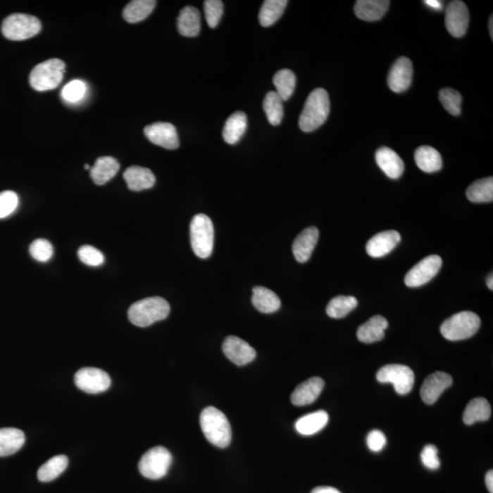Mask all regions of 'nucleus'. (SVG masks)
Here are the masks:
<instances>
[{"instance_id":"1","label":"nucleus","mask_w":493,"mask_h":493,"mask_svg":"<svg viewBox=\"0 0 493 493\" xmlns=\"http://www.w3.org/2000/svg\"><path fill=\"white\" fill-rule=\"evenodd\" d=\"M329 113L328 92L325 89H316L308 96L303 112L299 118L301 130L305 132L316 130L327 120Z\"/></svg>"},{"instance_id":"2","label":"nucleus","mask_w":493,"mask_h":493,"mask_svg":"<svg viewBox=\"0 0 493 493\" xmlns=\"http://www.w3.org/2000/svg\"><path fill=\"white\" fill-rule=\"evenodd\" d=\"M200 426L206 439L218 448H227L232 432L226 416L214 406H208L200 415Z\"/></svg>"},{"instance_id":"3","label":"nucleus","mask_w":493,"mask_h":493,"mask_svg":"<svg viewBox=\"0 0 493 493\" xmlns=\"http://www.w3.org/2000/svg\"><path fill=\"white\" fill-rule=\"evenodd\" d=\"M170 306L161 297H149L132 304L128 310V318L138 327H147L168 316Z\"/></svg>"},{"instance_id":"4","label":"nucleus","mask_w":493,"mask_h":493,"mask_svg":"<svg viewBox=\"0 0 493 493\" xmlns=\"http://www.w3.org/2000/svg\"><path fill=\"white\" fill-rule=\"evenodd\" d=\"M65 63L58 58H51L38 64L30 74V85L38 92L51 91L63 82Z\"/></svg>"},{"instance_id":"5","label":"nucleus","mask_w":493,"mask_h":493,"mask_svg":"<svg viewBox=\"0 0 493 493\" xmlns=\"http://www.w3.org/2000/svg\"><path fill=\"white\" fill-rule=\"evenodd\" d=\"M480 326L476 313L465 311L454 314L440 326V332L449 341H461L473 337Z\"/></svg>"},{"instance_id":"6","label":"nucleus","mask_w":493,"mask_h":493,"mask_svg":"<svg viewBox=\"0 0 493 493\" xmlns=\"http://www.w3.org/2000/svg\"><path fill=\"white\" fill-rule=\"evenodd\" d=\"M190 240L194 254L200 258H208L213 251L214 227L208 216L196 215L190 224Z\"/></svg>"},{"instance_id":"7","label":"nucleus","mask_w":493,"mask_h":493,"mask_svg":"<svg viewBox=\"0 0 493 493\" xmlns=\"http://www.w3.org/2000/svg\"><path fill=\"white\" fill-rule=\"evenodd\" d=\"M42 30L38 18L23 13L9 15L3 20L1 32L9 41L20 42L32 38Z\"/></svg>"},{"instance_id":"8","label":"nucleus","mask_w":493,"mask_h":493,"mask_svg":"<svg viewBox=\"0 0 493 493\" xmlns=\"http://www.w3.org/2000/svg\"><path fill=\"white\" fill-rule=\"evenodd\" d=\"M173 461L171 453L164 447H155L144 453L138 468L142 475L150 480L165 477Z\"/></svg>"},{"instance_id":"9","label":"nucleus","mask_w":493,"mask_h":493,"mask_svg":"<svg viewBox=\"0 0 493 493\" xmlns=\"http://www.w3.org/2000/svg\"><path fill=\"white\" fill-rule=\"evenodd\" d=\"M377 379L380 383L393 384L397 394L411 392L415 383V375L411 368L403 365H387L379 369Z\"/></svg>"},{"instance_id":"10","label":"nucleus","mask_w":493,"mask_h":493,"mask_svg":"<svg viewBox=\"0 0 493 493\" xmlns=\"http://www.w3.org/2000/svg\"><path fill=\"white\" fill-rule=\"evenodd\" d=\"M442 260L439 255H430L419 261L405 277V285L416 288L426 285L439 273Z\"/></svg>"},{"instance_id":"11","label":"nucleus","mask_w":493,"mask_h":493,"mask_svg":"<svg viewBox=\"0 0 493 493\" xmlns=\"http://www.w3.org/2000/svg\"><path fill=\"white\" fill-rule=\"evenodd\" d=\"M76 387L88 394L106 392L111 386L109 375L104 370L94 368L80 369L74 377Z\"/></svg>"},{"instance_id":"12","label":"nucleus","mask_w":493,"mask_h":493,"mask_svg":"<svg viewBox=\"0 0 493 493\" xmlns=\"http://www.w3.org/2000/svg\"><path fill=\"white\" fill-rule=\"evenodd\" d=\"M470 23V14L466 4L460 0H455L447 6L445 11V25L447 30L454 38H461L466 34Z\"/></svg>"},{"instance_id":"13","label":"nucleus","mask_w":493,"mask_h":493,"mask_svg":"<svg viewBox=\"0 0 493 493\" xmlns=\"http://www.w3.org/2000/svg\"><path fill=\"white\" fill-rule=\"evenodd\" d=\"M148 140L166 149L174 150L180 146L177 129L170 123H155L144 130Z\"/></svg>"},{"instance_id":"14","label":"nucleus","mask_w":493,"mask_h":493,"mask_svg":"<svg viewBox=\"0 0 493 493\" xmlns=\"http://www.w3.org/2000/svg\"><path fill=\"white\" fill-rule=\"evenodd\" d=\"M413 65L406 57L397 58L388 73L387 83L391 90L397 94L408 90L412 82Z\"/></svg>"},{"instance_id":"15","label":"nucleus","mask_w":493,"mask_h":493,"mask_svg":"<svg viewBox=\"0 0 493 493\" xmlns=\"http://www.w3.org/2000/svg\"><path fill=\"white\" fill-rule=\"evenodd\" d=\"M225 356L237 366H242L254 361L256 351L246 342L237 337H227L222 345Z\"/></svg>"},{"instance_id":"16","label":"nucleus","mask_w":493,"mask_h":493,"mask_svg":"<svg viewBox=\"0 0 493 493\" xmlns=\"http://www.w3.org/2000/svg\"><path fill=\"white\" fill-rule=\"evenodd\" d=\"M453 379L445 372L433 373L426 378L422 385L420 397L428 405H433L439 399L442 394L451 386Z\"/></svg>"},{"instance_id":"17","label":"nucleus","mask_w":493,"mask_h":493,"mask_svg":"<svg viewBox=\"0 0 493 493\" xmlns=\"http://www.w3.org/2000/svg\"><path fill=\"white\" fill-rule=\"evenodd\" d=\"M401 240V236L396 230H387L377 234L369 239L366 251L373 258H381L390 254Z\"/></svg>"},{"instance_id":"18","label":"nucleus","mask_w":493,"mask_h":493,"mask_svg":"<svg viewBox=\"0 0 493 493\" xmlns=\"http://www.w3.org/2000/svg\"><path fill=\"white\" fill-rule=\"evenodd\" d=\"M319 239V230L310 227L301 231L292 243V252L298 263H304L310 260Z\"/></svg>"},{"instance_id":"19","label":"nucleus","mask_w":493,"mask_h":493,"mask_svg":"<svg viewBox=\"0 0 493 493\" xmlns=\"http://www.w3.org/2000/svg\"><path fill=\"white\" fill-rule=\"evenodd\" d=\"M325 387V381L320 377H312L299 385L292 394L291 401L294 406L310 405L318 399Z\"/></svg>"},{"instance_id":"20","label":"nucleus","mask_w":493,"mask_h":493,"mask_svg":"<svg viewBox=\"0 0 493 493\" xmlns=\"http://www.w3.org/2000/svg\"><path fill=\"white\" fill-rule=\"evenodd\" d=\"M375 161L388 177L397 180L401 177L404 172L403 160L390 148H379L375 153Z\"/></svg>"},{"instance_id":"21","label":"nucleus","mask_w":493,"mask_h":493,"mask_svg":"<svg viewBox=\"0 0 493 493\" xmlns=\"http://www.w3.org/2000/svg\"><path fill=\"white\" fill-rule=\"evenodd\" d=\"M123 178L132 191L149 189L156 184V177L150 169L142 166H132L123 173Z\"/></svg>"},{"instance_id":"22","label":"nucleus","mask_w":493,"mask_h":493,"mask_svg":"<svg viewBox=\"0 0 493 493\" xmlns=\"http://www.w3.org/2000/svg\"><path fill=\"white\" fill-rule=\"evenodd\" d=\"M389 4L387 0H358L354 5V14L362 20L377 21L386 15Z\"/></svg>"},{"instance_id":"23","label":"nucleus","mask_w":493,"mask_h":493,"mask_svg":"<svg viewBox=\"0 0 493 493\" xmlns=\"http://www.w3.org/2000/svg\"><path fill=\"white\" fill-rule=\"evenodd\" d=\"M387 327L388 322L385 317L373 316L357 330V338L365 344L381 341L385 337V331Z\"/></svg>"},{"instance_id":"24","label":"nucleus","mask_w":493,"mask_h":493,"mask_svg":"<svg viewBox=\"0 0 493 493\" xmlns=\"http://www.w3.org/2000/svg\"><path fill=\"white\" fill-rule=\"evenodd\" d=\"M120 164L112 156L99 157L95 164L91 168V177L98 186L107 183L116 177L119 171Z\"/></svg>"},{"instance_id":"25","label":"nucleus","mask_w":493,"mask_h":493,"mask_svg":"<svg viewBox=\"0 0 493 493\" xmlns=\"http://www.w3.org/2000/svg\"><path fill=\"white\" fill-rule=\"evenodd\" d=\"M177 29L182 36L196 37L201 29V16L195 7H185L177 18Z\"/></svg>"},{"instance_id":"26","label":"nucleus","mask_w":493,"mask_h":493,"mask_svg":"<svg viewBox=\"0 0 493 493\" xmlns=\"http://www.w3.org/2000/svg\"><path fill=\"white\" fill-rule=\"evenodd\" d=\"M25 440L23 431L18 428H0V457L15 454L23 448Z\"/></svg>"},{"instance_id":"27","label":"nucleus","mask_w":493,"mask_h":493,"mask_svg":"<svg viewBox=\"0 0 493 493\" xmlns=\"http://www.w3.org/2000/svg\"><path fill=\"white\" fill-rule=\"evenodd\" d=\"M329 416L323 411L311 413L299 418L295 423L296 430L304 436L313 435L327 425Z\"/></svg>"},{"instance_id":"28","label":"nucleus","mask_w":493,"mask_h":493,"mask_svg":"<svg viewBox=\"0 0 493 493\" xmlns=\"http://www.w3.org/2000/svg\"><path fill=\"white\" fill-rule=\"evenodd\" d=\"M252 304L256 309L263 313H273L277 312L280 308L279 296L270 289L257 286L254 288Z\"/></svg>"},{"instance_id":"29","label":"nucleus","mask_w":493,"mask_h":493,"mask_svg":"<svg viewBox=\"0 0 493 493\" xmlns=\"http://www.w3.org/2000/svg\"><path fill=\"white\" fill-rule=\"evenodd\" d=\"M415 162L422 171L426 173L439 171L443 164L439 151L428 146L418 147L416 150Z\"/></svg>"},{"instance_id":"30","label":"nucleus","mask_w":493,"mask_h":493,"mask_svg":"<svg viewBox=\"0 0 493 493\" xmlns=\"http://www.w3.org/2000/svg\"><path fill=\"white\" fill-rule=\"evenodd\" d=\"M248 126L246 116L243 112H236L230 116L225 123L223 138L226 143L235 144L242 139Z\"/></svg>"},{"instance_id":"31","label":"nucleus","mask_w":493,"mask_h":493,"mask_svg":"<svg viewBox=\"0 0 493 493\" xmlns=\"http://www.w3.org/2000/svg\"><path fill=\"white\" fill-rule=\"evenodd\" d=\"M156 1L155 0H134L123 9V17L129 23H137L149 16Z\"/></svg>"},{"instance_id":"32","label":"nucleus","mask_w":493,"mask_h":493,"mask_svg":"<svg viewBox=\"0 0 493 493\" xmlns=\"http://www.w3.org/2000/svg\"><path fill=\"white\" fill-rule=\"evenodd\" d=\"M491 406L485 399L478 397L468 404L463 413V422L466 425H473L476 422L487 421L491 418Z\"/></svg>"},{"instance_id":"33","label":"nucleus","mask_w":493,"mask_h":493,"mask_svg":"<svg viewBox=\"0 0 493 493\" xmlns=\"http://www.w3.org/2000/svg\"><path fill=\"white\" fill-rule=\"evenodd\" d=\"M466 196L473 203H489L493 200V178H482L473 182L466 191Z\"/></svg>"},{"instance_id":"34","label":"nucleus","mask_w":493,"mask_h":493,"mask_svg":"<svg viewBox=\"0 0 493 493\" xmlns=\"http://www.w3.org/2000/svg\"><path fill=\"white\" fill-rule=\"evenodd\" d=\"M288 1L286 0H266L258 14V20L261 26L270 27L273 25L285 13Z\"/></svg>"},{"instance_id":"35","label":"nucleus","mask_w":493,"mask_h":493,"mask_svg":"<svg viewBox=\"0 0 493 493\" xmlns=\"http://www.w3.org/2000/svg\"><path fill=\"white\" fill-rule=\"evenodd\" d=\"M68 464H69V460L66 456H55L39 468L38 479L42 482H51L57 479L66 470Z\"/></svg>"},{"instance_id":"36","label":"nucleus","mask_w":493,"mask_h":493,"mask_svg":"<svg viewBox=\"0 0 493 493\" xmlns=\"http://www.w3.org/2000/svg\"><path fill=\"white\" fill-rule=\"evenodd\" d=\"M358 305L356 298L354 296H337L329 301L326 307V313L334 319H341L352 312L354 308Z\"/></svg>"},{"instance_id":"37","label":"nucleus","mask_w":493,"mask_h":493,"mask_svg":"<svg viewBox=\"0 0 493 493\" xmlns=\"http://www.w3.org/2000/svg\"><path fill=\"white\" fill-rule=\"evenodd\" d=\"M273 85L276 94L282 101H287L294 94L296 86V76L291 70L283 69L276 73L273 77Z\"/></svg>"},{"instance_id":"38","label":"nucleus","mask_w":493,"mask_h":493,"mask_svg":"<svg viewBox=\"0 0 493 493\" xmlns=\"http://www.w3.org/2000/svg\"><path fill=\"white\" fill-rule=\"evenodd\" d=\"M283 101L276 94V92H269L265 96L263 109L266 113L268 121L271 125L277 126L282 123L283 118Z\"/></svg>"},{"instance_id":"39","label":"nucleus","mask_w":493,"mask_h":493,"mask_svg":"<svg viewBox=\"0 0 493 493\" xmlns=\"http://www.w3.org/2000/svg\"><path fill=\"white\" fill-rule=\"evenodd\" d=\"M439 101L445 110L452 116H457L461 112L462 97L460 92L451 88L442 89L439 92Z\"/></svg>"},{"instance_id":"40","label":"nucleus","mask_w":493,"mask_h":493,"mask_svg":"<svg viewBox=\"0 0 493 493\" xmlns=\"http://www.w3.org/2000/svg\"><path fill=\"white\" fill-rule=\"evenodd\" d=\"M87 86L81 80H73L67 83L61 91V96L68 103L76 104L85 97Z\"/></svg>"},{"instance_id":"41","label":"nucleus","mask_w":493,"mask_h":493,"mask_svg":"<svg viewBox=\"0 0 493 493\" xmlns=\"http://www.w3.org/2000/svg\"><path fill=\"white\" fill-rule=\"evenodd\" d=\"M223 2L220 0H206L204 11L206 23L209 27L214 29L217 27L223 15Z\"/></svg>"},{"instance_id":"42","label":"nucleus","mask_w":493,"mask_h":493,"mask_svg":"<svg viewBox=\"0 0 493 493\" xmlns=\"http://www.w3.org/2000/svg\"><path fill=\"white\" fill-rule=\"evenodd\" d=\"M30 254L36 261L46 263V261L51 260L52 255H54V246L49 240L38 239L30 245Z\"/></svg>"},{"instance_id":"43","label":"nucleus","mask_w":493,"mask_h":493,"mask_svg":"<svg viewBox=\"0 0 493 493\" xmlns=\"http://www.w3.org/2000/svg\"><path fill=\"white\" fill-rule=\"evenodd\" d=\"M78 256L82 263L88 266L98 267L104 263V256L99 249L90 245L82 246Z\"/></svg>"},{"instance_id":"44","label":"nucleus","mask_w":493,"mask_h":493,"mask_svg":"<svg viewBox=\"0 0 493 493\" xmlns=\"http://www.w3.org/2000/svg\"><path fill=\"white\" fill-rule=\"evenodd\" d=\"M18 206V196L13 191L0 193V218H7L13 213Z\"/></svg>"},{"instance_id":"45","label":"nucleus","mask_w":493,"mask_h":493,"mask_svg":"<svg viewBox=\"0 0 493 493\" xmlns=\"http://www.w3.org/2000/svg\"><path fill=\"white\" fill-rule=\"evenodd\" d=\"M437 449L432 444L425 446L421 452V461L424 466L430 470H437L440 466L439 456H437Z\"/></svg>"},{"instance_id":"46","label":"nucleus","mask_w":493,"mask_h":493,"mask_svg":"<svg viewBox=\"0 0 493 493\" xmlns=\"http://www.w3.org/2000/svg\"><path fill=\"white\" fill-rule=\"evenodd\" d=\"M366 443H368L370 451L374 452L381 451L386 446L387 437L380 430H372L368 435Z\"/></svg>"},{"instance_id":"47","label":"nucleus","mask_w":493,"mask_h":493,"mask_svg":"<svg viewBox=\"0 0 493 493\" xmlns=\"http://www.w3.org/2000/svg\"><path fill=\"white\" fill-rule=\"evenodd\" d=\"M311 493H341L337 489L332 488V487L322 486L317 487V488L313 489Z\"/></svg>"},{"instance_id":"48","label":"nucleus","mask_w":493,"mask_h":493,"mask_svg":"<svg viewBox=\"0 0 493 493\" xmlns=\"http://www.w3.org/2000/svg\"><path fill=\"white\" fill-rule=\"evenodd\" d=\"M425 4L428 6V7L435 9V11H442L443 8V4L442 1H437V0H426L424 1Z\"/></svg>"},{"instance_id":"49","label":"nucleus","mask_w":493,"mask_h":493,"mask_svg":"<svg viewBox=\"0 0 493 493\" xmlns=\"http://www.w3.org/2000/svg\"><path fill=\"white\" fill-rule=\"evenodd\" d=\"M485 483L487 486V489H488V491L491 493H493V471L489 470L488 473L486 474L485 477Z\"/></svg>"},{"instance_id":"50","label":"nucleus","mask_w":493,"mask_h":493,"mask_svg":"<svg viewBox=\"0 0 493 493\" xmlns=\"http://www.w3.org/2000/svg\"><path fill=\"white\" fill-rule=\"evenodd\" d=\"M487 286H488V288L492 291L493 289V276L492 274L488 277V279H487Z\"/></svg>"},{"instance_id":"51","label":"nucleus","mask_w":493,"mask_h":493,"mask_svg":"<svg viewBox=\"0 0 493 493\" xmlns=\"http://www.w3.org/2000/svg\"><path fill=\"white\" fill-rule=\"evenodd\" d=\"M493 18L492 15L491 18H489V35H491V38L493 39Z\"/></svg>"},{"instance_id":"52","label":"nucleus","mask_w":493,"mask_h":493,"mask_svg":"<svg viewBox=\"0 0 493 493\" xmlns=\"http://www.w3.org/2000/svg\"><path fill=\"white\" fill-rule=\"evenodd\" d=\"M85 169H87V170H88V169H91V166H89L88 164H86V165L85 166Z\"/></svg>"}]
</instances>
